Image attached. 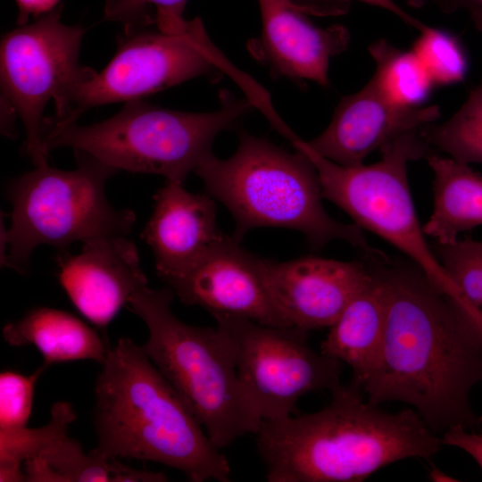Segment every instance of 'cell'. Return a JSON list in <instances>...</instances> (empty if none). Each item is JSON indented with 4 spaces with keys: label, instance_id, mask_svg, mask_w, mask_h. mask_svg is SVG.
I'll return each instance as SVG.
<instances>
[{
    "label": "cell",
    "instance_id": "obj_6",
    "mask_svg": "<svg viewBox=\"0 0 482 482\" xmlns=\"http://www.w3.org/2000/svg\"><path fill=\"white\" fill-rule=\"evenodd\" d=\"M173 296L171 289L145 286L128 305L148 328L144 352L221 450L255 435L262 420L244 393L227 337L218 328L181 321L170 309Z\"/></svg>",
    "mask_w": 482,
    "mask_h": 482
},
{
    "label": "cell",
    "instance_id": "obj_12",
    "mask_svg": "<svg viewBox=\"0 0 482 482\" xmlns=\"http://www.w3.org/2000/svg\"><path fill=\"white\" fill-rule=\"evenodd\" d=\"M166 284L187 305L211 315L243 317L273 327H291L275 303L267 285L262 258L221 237L187 270Z\"/></svg>",
    "mask_w": 482,
    "mask_h": 482
},
{
    "label": "cell",
    "instance_id": "obj_32",
    "mask_svg": "<svg viewBox=\"0 0 482 482\" xmlns=\"http://www.w3.org/2000/svg\"><path fill=\"white\" fill-rule=\"evenodd\" d=\"M451 13L463 8L470 15L476 29L482 34V0H450Z\"/></svg>",
    "mask_w": 482,
    "mask_h": 482
},
{
    "label": "cell",
    "instance_id": "obj_8",
    "mask_svg": "<svg viewBox=\"0 0 482 482\" xmlns=\"http://www.w3.org/2000/svg\"><path fill=\"white\" fill-rule=\"evenodd\" d=\"M290 142L314 165L323 198L404 253L443 294L457 300L458 289L425 237L409 187L408 163L436 154L419 129L382 146L381 160L370 165L334 162L295 135Z\"/></svg>",
    "mask_w": 482,
    "mask_h": 482
},
{
    "label": "cell",
    "instance_id": "obj_33",
    "mask_svg": "<svg viewBox=\"0 0 482 482\" xmlns=\"http://www.w3.org/2000/svg\"><path fill=\"white\" fill-rule=\"evenodd\" d=\"M407 3L417 8L424 6L428 3H433L436 4L443 12L451 13L450 0H406Z\"/></svg>",
    "mask_w": 482,
    "mask_h": 482
},
{
    "label": "cell",
    "instance_id": "obj_20",
    "mask_svg": "<svg viewBox=\"0 0 482 482\" xmlns=\"http://www.w3.org/2000/svg\"><path fill=\"white\" fill-rule=\"evenodd\" d=\"M426 160L434 173V207L423 232L437 243H452L460 233L482 225V174L436 154Z\"/></svg>",
    "mask_w": 482,
    "mask_h": 482
},
{
    "label": "cell",
    "instance_id": "obj_15",
    "mask_svg": "<svg viewBox=\"0 0 482 482\" xmlns=\"http://www.w3.org/2000/svg\"><path fill=\"white\" fill-rule=\"evenodd\" d=\"M258 3L262 29L248 44L252 55L275 78L328 87L329 62L348 47V29L342 25L320 28L288 0Z\"/></svg>",
    "mask_w": 482,
    "mask_h": 482
},
{
    "label": "cell",
    "instance_id": "obj_10",
    "mask_svg": "<svg viewBox=\"0 0 482 482\" xmlns=\"http://www.w3.org/2000/svg\"><path fill=\"white\" fill-rule=\"evenodd\" d=\"M62 7L5 33L1 41L2 101L22 121L25 153L36 167L48 164L42 138L43 113L54 102V120L64 114L73 90L96 71L79 64L85 30L61 21Z\"/></svg>",
    "mask_w": 482,
    "mask_h": 482
},
{
    "label": "cell",
    "instance_id": "obj_27",
    "mask_svg": "<svg viewBox=\"0 0 482 482\" xmlns=\"http://www.w3.org/2000/svg\"><path fill=\"white\" fill-rule=\"evenodd\" d=\"M187 0H105L104 20L120 22L129 33L155 25L162 31L180 33L190 25L184 18Z\"/></svg>",
    "mask_w": 482,
    "mask_h": 482
},
{
    "label": "cell",
    "instance_id": "obj_23",
    "mask_svg": "<svg viewBox=\"0 0 482 482\" xmlns=\"http://www.w3.org/2000/svg\"><path fill=\"white\" fill-rule=\"evenodd\" d=\"M75 420L72 406L62 401L53 405L50 420L41 428H0V482L26 481L23 464L67 436Z\"/></svg>",
    "mask_w": 482,
    "mask_h": 482
},
{
    "label": "cell",
    "instance_id": "obj_2",
    "mask_svg": "<svg viewBox=\"0 0 482 482\" xmlns=\"http://www.w3.org/2000/svg\"><path fill=\"white\" fill-rule=\"evenodd\" d=\"M322 410L262 420L256 447L269 482H359L407 458L436 454L442 439L419 413H391L364 401L350 382Z\"/></svg>",
    "mask_w": 482,
    "mask_h": 482
},
{
    "label": "cell",
    "instance_id": "obj_1",
    "mask_svg": "<svg viewBox=\"0 0 482 482\" xmlns=\"http://www.w3.org/2000/svg\"><path fill=\"white\" fill-rule=\"evenodd\" d=\"M380 278L385 329L362 386L374 405L402 402L436 435L478 422L470 393L482 381V340L468 317L413 263L364 257Z\"/></svg>",
    "mask_w": 482,
    "mask_h": 482
},
{
    "label": "cell",
    "instance_id": "obj_21",
    "mask_svg": "<svg viewBox=\"0 0 482 482\" xmlns=\"http://www.w3.org/2000/svg\"><path fill=\"white\" fill-rule=\"evenodd\" d=\"M30 482H162V472L136 470L96 449L85 453L80 444L68 436L23 464Z\"/></svg>",
    "mask_w": 482,
    "mask_h": 482
},
{
    "label": "cell",
    "instance_id": "obj_7",
    "mask_svg": "<svg viewBox=\"0 0 482 482\" xmlns=\"http://www.w3.org/2000/svg\"><path fill=\"white\" fill-rule=\"evenodd\" d=\"M77 168L36 167L12 181L10 226L1 227V264L25 273L37 246L60 251L74 242L104 236H127L136 221L129 209H116L105 195L116 170L75 150Z\"/></svg>",
    "mask_w": 482,
    "mask_h": 482
},
{
    "label": "cell",
    "instance_id": "obj_18",
    "mask_svg": "<svg viewBox=\"0 0 482 482\" xmlns=\"http://www.w3.org/2000/svg\"><path fill=\"white\" fill-rule=\"evenodd\" d=\"M367 263L371 279L329 327L320 350L324 355L347 364L353 373L351 382L361 389L376 364L386 319L382 282Z\"/></svg>",
    "mask_w": 482,
    "mask_h": 482
},
{
    "label": "cell",
    "instance_id": "obj_4",
    "mask_svg": "<svg viewBox=\"0 0 482 482\" xmlns=\"http://www.w3.org/2000/svg\"><path fill=\"white\" fill-rule=\"evenodd\" d=\"M238 146L228 159L213 154L194 171L206 193L220 201L235 220L232 237L241 242L263 227L300 231L314 250L342 240L364 256L382 251L371 246L362 229L331 218L322 204L317 170L300 150L291 154L265 138L238 130Z\"/></svg>",
    "mask_w": 482,
    "mask_h": 482
},
{
    "label": "cell",
    "instance_id": "obj_14",
    "mask_svg": "<svg viewBox=\"0 0 482 482\" xmlns=\"http://www.w3.org/2000/svg\"><path fill=\"white\" fill-rule=\"evenodd\" d=\"M58 278L75 308L101 330L147 286L137 248L126 236L83 242L78 253L62 257Z\"/></svg>",
    "mask_w": 482,
    "mask_h": 482
},
{
    "label": "cell",
    "instance_id": "obj_28",
    "mask_svg": "<svg viewBox=\"0 0 482 482\" xmlns=\"http://www.w3.org/2000/svg\"><path fill=\"white\" fill-rule=\"evenodd\" d=\"M44 363L30 375L14 370L0 374V428L27 426L33 408L37 381L46 370Z\"/></svg>",
    "mask_w": 482,
    "mask_h": 482
},
{
    "label": "cell",
    "instance_id": "obj_31",
    "mask_svg": "<svg viewBox=\"0 0 482 482\" xmlns=\"http://www.w3.org/2000/svg\"><path fill=\"white\" fill-rule=\"evenodd\" d=\"M60 0H16L18 6L17 23L19 26L28 24L29 18L40 17L55 9Z\"/></svg>",
    "mask_w": 482,
    "mask_h": 482
},
{
    "label": "cell",
    "instance_id": "obj_29",
    "mask_svg": "<svg viewBox=\"0 0 482 482\" xmlns=\"http://www.w3.org/2000/svg\"><path fill=\"white\" fill-rule=\"evenodd\" d=\"M293 5L302 10L307 14L329 17L338 16L346 13L349 11L352 0H288ZM361 2L371 4L384 9L406 25L421 31L427 25L408 13L395 0H359Z\"/></svg>",
    "mask_w": 482,
    "mask_h": 482
},
{
    "label": "cell",
    "instance_id": "obj_22",
    "mask_svg": "<svg viewBox=\"0 0 482 482\" xmlns=\"http://www.w3.org/2000/svg\"><path fill=\"white\" fill-rule=\"evenodd\" d=\"M368 49L376 63L371 79L378 91L397 105L420 106L434 85L415 54L386 39L373 42Z\"/></svg>",
    "mask_w": 482,
    "mask_h": 482
},
{
    "label": "cell",
    "instance_id": "obj_3",
    "mask_svg": "<svg viewBox=\"0 0 482 482\" xmlns=\"http://www.w3.org/2000/svg\"><path fill=\"white\" fill-rule=\"evenodd\" d=\"M102 366L95 386L98 453L155 461L193 482L229 481L226 456L142 346L120 337Z\"/></svg>",
    "mask_w": 482,
    "mask_h": 482
},
{
    "label": "cell",
    "instance_id": "obj_9",
    "mask_svg": "<svg viewBox=\"0 0 482 482\" xmlns=\"http://www.w3.org/2000/svg\"><path fill=\"white\" fill-rule=\"evenodd\" d=\"M225 72L240 81L248 95L258 90L259 86L235 69L212 44L200 18L180 33L137 29L125 33L107 66L73 90L63 116L46 118L44 123H74L88 108L141 100L196 77L218 79Z\"/></svg>",
    "mask_w": 482,
    "mask_h": 482
},
{
    "label": "cell",
    "instance_id": "obj_11",
    "mask_svg": "<svg viewBox=\"0 0 482 482\" xmlns=\"http://www.w3.org/2000/svg\"><path fill=\"white\" fill-rule=\"evenodd\" d=\"M212 317L229 341L244 393L262 420L292 416L303 395L341 385L342 362L312 349L308 331L228 314Z\"/></svg>",
    "mask_w": 482,
    "mask_h": 482
},
{
    "label": "cell",
    "instance_id": "obj_25",
    "mask_svg": "<svg viewBox=\"0 0 482 482\" xmlns=\"http://www.w3.org/2000/svg\"><path fill=\"white\" fill-rule=\"evenodd\" d=\"M433 249L458 289L459 297L453 303L482 340V240L468 237L448 244L436 242Z\"/></svg>",
    "mask_w": 482,
    "mask_h": 482
},
{
    "label": "cell",
    "instance_id": "obj_30",
    "mask_svg": "<svg viewBox=\"0 0 482 482\" xmlns=\"http://www.w3.org/2000/svg\"><path fill=\"white\" fill-rule=\"evenodd\" d=\"M443 445L457 447L470 455L482 470V434L468 431L462 427L453 428L443 434Z\"/></svg>",
    "mask_w": 482,
    "mask_h": 482
},
{
    "label": "cell",
    "instance_id": "obj_24",
    "mask_svg": "<svg viewBox=\"0 0 482 482\" xmlns=\"http://www.w3.org/2000/svg\"><path fill=\"white\" fill-rule=\"evenodd\" d=\"M419 132L436 153L467 164L482 163V80L451 118L427 124Z\"/></svg>",
    "mask_w": 482,
    "mask_h": 482
},
{
    "label": "cell",
    "instance_id": "obj_16",
    "mask_svg": "<svg viewBox=\"0 0 482 482\" xmlns=\"http://www.w3.org/2000/svg\"><path fill=\"white\" fill-rule=\"evenodd\" d=\"M439 117L437 105L404 107L390 102L370 79L362 89L341 98L328 126L307 143L334 162L355 166L374 150Z\"/></svg>",
    "mask_w": 482,
    "mask_h": 482
},
{
    "label": "cell",
    "instance_id": "obj_5",
    "mask_svg": "<svg viewBox=\"0 0 482 482\" xmlns=\"http://www.w3.org/2000/svg\"><path fill=\"white\" fill-rule=\"evenodd\" d=\"M254 103L220 92V107L208 112H179L141 100L127 102L112 117L81 126L42 124L48 152L70 147L114 170L152 173L184 183L210 155L215 137L248 114Z\"/></svg>",
    "mask_w": 482,
    "mask_h": 482
},
{
    "label": "cell",
    "instance_id": "obj_19",
    "mask_svg": "<svg viewBox=\"0 0 482 482\" xmlns=\"http://www.w3.org/2000/svg\"><path fill=\"white\" fill-rule=\"evenodd\" d=\"M11 346L33 345L47 367L78 360L103 364L109 344L87 323L70 312L49 307L35 308L3 328Z\"/></svg>",
    "mask_w": 482,
    "mask_h": 482
},
{
    "label": "cell",
    "instance_id": "obj_13",
    "mask_svg": "<svg viewBox=\"0 0 482 482\" xmlns=\"http://www.w3.org/2000/svg\"><path fill=\"white\" fill-rule=\"evenodd\" d=\"M272 298L291 327L305 331L329 328L370 282L362 261L303 256L287 262L263 259Z\"/></svg>",
    "mask_w": 482,
    "mask_h": 482
},
{
    "label": "cell",
    "instance_id": "obj_17",
    "mask_svg": "<svg viewBox=\"0 0 482 482\" xmlns=\"http://www.w3.org/2000/svg\"><path fill=\"white\" fill-rule=\"evenodd\" d=\"M154 200L141 237L165 282L191 267L223 233L216 223L214 200L207 193H191L182 182L166 179Z\"/></svg>",
    "mask_w": 482,
    "mask_h": 482
},
{
    "label": "cell",
    "instance_id": "obj_26",
    "mask_svg": "<svg viewBox=\"0 0 482 482\" xmlns=\"http://www.w3.org/2000/svg\"><path fill=\"white\" fill-rule=\"evenodd\" d=\"M411 51L420 60L433 85L462 82L468 71V59L460 41L451 33L427 27L420 31Z\"/></svg>",
    "mask_w": 482,
    "mask_h": 482
}]
</instances>
